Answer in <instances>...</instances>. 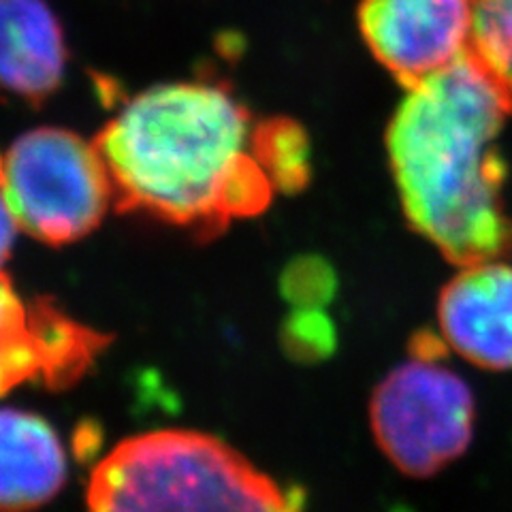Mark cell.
Instances as JSON below:
<instances>
[{
	"mask_svg": "<svg viewBox=\"0 0 512 512\" xmlns=\"http://www.w3.org/2000/svg\"><path fill=\"white\" fill-rule=\"evenodd\" d=\"M359 26L378 62L408 88L470 52L472 0H361Z\"/></svg>",
	"mask_w": 512,
	"mask_h": 512,
	"instance_id": "cell-6",
	"label": "cell"
},
{
	"mask_svg": "<svg viewBox=\"0 0 512 512\" xmlns=\"http://www.w3.org/2000/svg\"><path fill=\"white\" fill-rule=\"evenodd\" d=\"M261 154L276 188H295L306 182L308 143L297 126L288 122L261 124Z\"/></svg>",
	"mask_w": 512,
	"mask_h": 512,
	"instance_id": "cell-12",
	"label": "cell"
},
{
	"mask_svg": "<svg viewBox=\"0 0 512 512\" xmlns=\"http://www.w3.org/2000/svg\"><path fill=\"white\" fill-rule=\"evenodd\" d=\"M0 188L20 227L47 244L88 235L116 197L96 141L62 128H39L15 141L3 158Z\"/></svg>",
	"mask_w": 512,
	"mask_h": 512,
	"instance_id": "cell-4",
	"label": "cell"
},
{
	"mask_svg": "<svg viewBox=\"0 0 512 512\" xmlns=\"http://www.w3.org/2000/svg\"><path fill=\"white\" fill-rule=\"evenodd\" d=\"M327 331L329 325L325 323L323 314L314 312L312 308H303V312L291 320V340L297 344L325 348V342L333 340L331 335H327Z\"/></svg>",
	"mask_w": 512,
	"mask_h": 512,
	"instance_id": "cell-14",
	"label": "cell"
},
{
	"mask_svg": "<svg viewBox=\"0 0 512 512\" xmlns=\"http://www.w3.org/2000/svg\"><path fill=\"white\" fill-rule=\"evenodd\" d=\"M380 448L412 476L442 470L466 451L474 429V397L440 355L412 357L384 378L372 402Z\"/></svg>",
	"mask_w": 512,
	"mask_h": 512,
	"instance_id": "cell-5",
	"label": "cell"
},
{
	"mask_svg": "<svg viewBox=\"0 0 512 512\" xmlns=\"http://www.w3.org/2000/svg\"><path fill=\"white\" fill-rule=\"evenodd\" d=\"M96 510H293L301 493L261 474L222 440L186 429L120 442L88 485Z\"/></svg>",
	"mask_w": 512,
	"mask_h": 512,
	"instance_id": "cell-3",
	"label": "cell"
},
{
	"mask_svg": "<svg viewBox=\"0 0 512 512\" xmlns=\"http://www.w3.org/2000/svg\"><path fill=\"white\" fill-rule=\"evenodd\" d=\"M444 346L485 370H512V265L483 259L461 265L438 303Z\"/></svg>",
	"mask_w": 512,
	"mask_h": 512,
	"instance_id": "cell-8",
	"label": "cell"
},
{
	"mask_svg": "<svg viewBox=\"0 0 512 512\" xmlns=\"http://www.w3.org/2000/svg\"><path fill=\"white\" fill-rule=\"evenodd\" d=\"M308 267L306 263L301 271L295 269L286 276V293L293 301L308 303V308H314L316 301H323L325 295L331 293V274L325 271V265H316V269Z\"/></svg>",
	"mask_w": 512,
	"mask_h": 512,
	"instance_id": "cell-13",
	"label": "cell"
},
{
	"mask_svg": "<svg viewBox=\"0 0 512 512\" xmlns=\"http://www.w3.org/2000/svg\"><path fill=\"white\" fill-rule=\"evenodd\" d=\"M96 146L120 205L186 227L220 229L259 214L276 190L263 163L261 124L214 84L137 94Z\"/></svg>",
	"mask_w": 512,
	"mask_h": 512,
	"instance_id": "cell-1",
	"label": "cell"
},
{
	"mask_svg": "<svg viewBox=\"0 0 512 512\" xmlns=\"http://www.w3.org/2000/svg\"><path fill=\"white\" fill-rule=\"evenodd\" d=\"M512 103L472 52L408 86L389 156L412 227L466 265L512 250L498 139Z\"/></svg>",
	"mask_w": 512,
	"mask_h": 512,
	"instance_id": "cell-2",
	"label": "cell"
},
{
	"mask_svg": "<svg viewBox=\"0 0 512 512\" xmlns=\"http://www.w3.org/2000/svg\"><path fill=\"white\" fill-rule=\"evenodd\" d=\"M62 30L43 0H0V90L41 99L62 79Z\"/></svg>",
	"mask_w": 512,
	"mask_h": 512,
	"instance_id": "cell-10",
	"label": "cell"
},
{
	"mask_svg": "<svg viewBox=\"0 0 512 512\" xmlns=\"http://www.w3.org/2000/svg\"><path fill=\"white\" fill-rule=\"evenodd\" d=\"M18 220H15L11 207L5 199V192L0 188V267L9 259V252L15 239V231H18Z\"/></svg>",
	"mask_w": 512,
	"mask_h": 512,
	"instance_id": "cell-15",
	"label": "cell"
},
{
	"mask_svg": "<svg viewBox=\"0 0 512 512\" xmlns=\"http://www.w3.org/2000/svg\"><path fill=\"white\" fill-rule=\"evenodd\" d=\"M67 480V455L41 416L0 408V510L35 508Z\"/></svg>",
	"mask_w": 512,
	"mask_h": 512,
	"instance_id": "cell-9",
	"label": "cell"
},
{
	"mask_svg": "<svg viewBox=\"0 0 512 512\" xmlns=\"http://www.w3.org/2000/svg\"><path fill=\"white\" fill-rule=\"evenodd\" d=\"M470 52L512 103V0H472Z\"/></svg>",
	"mask_w": 512,
	"mask_h": 512,
	"instance_id": "cell-11",
	"label": "cell"
},
{
	"mask_svg": "<svg viewBox=\"0 0 512 512\" xmlns=\"http://www.w3.org/2000/svg\"><path fill=\"white\" fill-rule=\"evenodd\" d=\"M103 335L73 323L50 303L26 301L0 274V395L41 380L69 384L99 355Z\"/></svg>",
	"mask_w": 512,
	"mask_h": 512,
	"instance_id": "cell-7",
	"label": "cell"
}]
</instances>
